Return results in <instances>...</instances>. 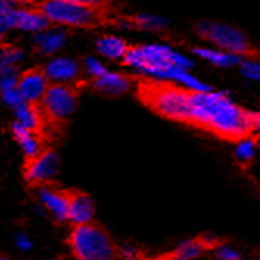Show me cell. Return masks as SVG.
<instances>
[{"label": "cell", "instance_id": "1", "mask_svg": "<svg viewBox=\"0 0 260 260\" xmlns=\"http://www.w3.org/2000/svg\"><path fill=\"white\" fill-rule=\"evenodd\" d=\"M182 123L239 144L260 133V112L240 108L221 92L188 89Z\"/></svg>", "mask_w": 260, "mask_h": 260}, {"label": "cell", "instance_id": "2", "mask_svg": "<svg viewBox=\"0 0 260 260\" xmlns=\"http://www.w3.org/2000/svg\"><path fill=\"white\" fill-rule=\"evenodd\" d=\"M123 64L136 67L145 74H150L153 77H157V80H173L181 83V86L207 92L210 87L195 77H192L187 72L193 64L192 61L173 52L170 47L157 45V44H145V45H129L128 52L123 56Z\"/></svg>", "mask_w": 260, "mask_h": 260}, {"label": "cell", "instance_id": "3", "mask_svg": "<svg viewBox=\"0 0 260 260\" xmlns=\"http://www.w3.org/2000/svg\"><path fill=\"white\" fill-rule=\"evenodd\" d=\"M36 10L49 20L67 28H97L102 25H120V13H105L86 7L75 0H41Z\"/></svg>", "mask_w": 260, "mask_h": 260}, {"label": "cell", "instance_id": "4", "mask_svg": "<svg viewBox=\"0 0 260 260\" xmlns=\"http://www.w3.org/2000/svg\"><path fill=\"white\" fill-rule=\"evenodd\" d=\"M67 243L75 260H120V249L99 223L72 224Z\"/></svg>", "mask_w": 260, "mask_h": 260}, {"label": "cell", "instance_id": "5", "mask_svg": "<svg viewBox=\"0 0 260 260\" xmlns=\"http://www.w3.org/2000/svg\"><path fill=\"white\" fill-rule=\"evenodd\" d=\"M86 84V81H78L74 84L50 83V86L47 87L41 100V109L50 136L62 131L67 117L75 111L80 92Z\"/></svg>", "mask_w": 260, "mask_h": 260}, {"label": "cell", "instance_id": "6", "mask_svg": "<svg viewBox=\"0 0 260 260\" xmlns=\"http://www.w3.org/2000/svg\"><path fill=\"white\" fill-rule=\"evenodd\" d=\"M195 31L201 39L217 45L221 52L240 58L245 56L251 59H260V50L252 45L246 33L237 27L229 25V23L217 20H200L195 23Z\"/></svg>", "mask_w": 260, "mask_h": 260}, {"label": "cell", "instance_id": "7", "mask_svg": "<svg viewBox=\"0 0 260 260\" xmlns=\"http://www.w3.org/2000/svg\"><path fill=\"white\" fill-rule=\"evenodd\" d=\"M58 165L59 162H58L56 151L52 147L45 145L35 156L25 157L23 167H22L23 178H25V181L31 187H38L41 184L50 182L52 178L58 172Z\"/></svg>", "mask_w": 260, "mask_h": 260}, {"label": "cell", "instance_id": "8", "mask_svg": "<svg viewBox=\"0 0 260 260\" xmlns=\"http://www.w3.org/2000/svg\"><path fill=\"white\" fill-rule=\"evenodd\" d=\"M50 80L42 67H31L16 78V89L23 103H41Z\"/></svg>", "mask_w": 260, "mask_h": 260}, {"label": "cell", "instance_id": "9", "mask_svg": "<svg viewBox=\"0 0 260 260\" xmlns=\"http://www.w3.org/2000/svg\"><path fill=\"white\" fill-rule=\"evenodd\" d=\"M66 200V215L67 221L72 224H83L92 221L93 203L90 197L77 188H62Z\"/></svg>", "mask_w": 260, "mask_h": 260}, {"label": "cell", "instance_id": "10", "mask_svg": "<svg viewBox=\"0 0 260 260\" xmlns=\"http://www.w3.org/2000/svg\"><path fill=\"white\" fill-rule=\"evenodd\" d=\"M134 81V77L125 75V74H115V72H106L105 75L99 78H92L90 87L97 90L106 97H117L125 93L129 87L131 83Z\"/></svg>", "mask_w": 260, "mask_h": 260}, {"label": "cell", "instance_id": "11", "mask_svg": "<svg viewBox=\"0 0 260 260\" xmlns=\"http://www.w3.org/2000/svg\"><path fill=\"white\" fill-rule=\"evenodd\" d=\"M47 77H49L50 83H66V84H74L81 80H78L80 74V66L77 61L69 59V58H56L47 64L44 69Z\"/></svg>", "mask_w": 260, "mask_h": 260}, {"label": "cell", "instance_id": "12", "mask_svg": "<svg viewBox=\"0 0 260 260\" xmlns=\"http://www.w3.org/2000/svg\"><path fill=\"white\" fill-rule=\"evenodd\" d=\"M35 188H39V197H41L44 206L52 212V215L58 221H67L66 200H64L62 188H59L53 181L41 184Z\"/></svg>", "mask_w": 260, "mask_h": 260}, {"label": "cell", "instance_id": "13", "mask_svg": "<svg viewBox=\"0 0 260 260\" xmlns=\"http://www.w3.org/2000/svg\"><path fill=\"white\" fill-rule=\"evenodd\" d=\"M50 25V22L47 20L41 11L35 10H14L13 11V20L11 27L27 30V31H44Z\"/></svg>", "mask_w": 260, "mask_h": 260}, {"label": "cell", "instance_id": "14", "mask_svg": "<svg viewBox=\"0 0 260 260\" xmlns=\"http://www.w3.org/2000/svg\"><path fill=\"white\" fill-rule=\"evenodd\" d=\"M120 25L133 27L137 30H148V31H154V33H162V31L169 30L167 20L159 17V16H151V14H134V16H123L122 14Z\"/></svg>", "mask_w": 260, "mask_h": 260}, {"label": "cell", "instance_id": "15", "mask_svg": "<svg viewBox=\"0 0 260 260\" xmlns=\"http://www.w3.org/2000/svg\"><path fill=\"white\" fill-rule=\"evenodd\" d=\"M95 47H97L99 53H102L103 56H106L109 59H123V56L128 52L129 44L126 41H123L122 38L106 35L97 41Z\"/></svg>", "mask_w": 260, "mask_h": 260}, {"label": "cell", "instance_id": "16", "mask_svg": "<svg viewBox=\"0 0 260 260\" xmlns=\"http://www.w3.org/2000/svg\"><path fill=\"white\" fill-rule=\"evenodd\" d=\"M193 53L198 55L200 58L212 62V64L218 66V67H231V66H235V64H240V61H242L240 56H235V55H231V53H226V52H221V50L203 49V47H195Z\"/></svg>", "mask_w": 260, "mask_h": 260}, {"label": "cell", "instance_id": "17", "mask_svg": "<svg viewBox=\"0 0 260 260\" xmlns=\"http://www.w3.org/2000/svg\"><path fill=\"white\" fill-rule=\"evenodd\" d=\"M66 39H67V35L64 31H59V30H56V31H45V33L42 31L36 38L35 44H36V49L41 53L49 55V53H53L58 49H61V47L64 45V42H66Z\"/></svg>", "mask_w": 260, "mask_h": 260}, {"label": "cell", "instance_id": "18", "mask_svg": "<svg viewBox=\"0 0 260 260\" xmlns=\"http://www.w3.org/2000/svg\"><path fill=\"white\" fill-rule=\"evenodd\" d=\"M254 147H255V139H246L239 142V148L235 151L239 160L251 162V159L254 157Z\"/></svg>", "mask_w": 260, "mask_h": 260}, {"label": "cell", "instance_id": "19", "mask_svg": "<svg viewBox=\"0 0 260 260\" xmlns=\"http://www.w3.org/2000/svg\"><path fill=\"white\" fill-rule=\"evenodd\" d=\"M75 2H80L86 7L95 8L105 13H119V8L114 5L112 0H75Z\"/></svg>", "mask_w": 260, "mask_h": 260}, {"label": "cell", "instance_id": "20", "mask_svg": "<svg viewBox=\"0 0 260 260\" xmlns=\"http://www.w3.org/2000/svg\"><path fill=\"white\" fill-rule=\"evenodd\" d=\"M240 69H242V74L251 80H257L260 81V62L257 61H251V59H245L240 61Z\"/></svg>", "mask_w": 260, "mask_h": 260}, {"label": "cell", "instance_id": "21", "mask_svg": "<svg viewBox=\"0 0 260 260\" xmlns=\"http://www.w3.org/2000/svg\"><path fill=\"white\" fill-rule=\"evenodd\" d=\"M84 66H86L87 72H89V75L92 78H99V77H102V75H105L108 72V70L105 69V66L100 61L93 59V58H87L86 62H84Z\"/></svg>", "mask_w": 260, "mask_h": 260}, {"label": "cell", "instance_id": "22", "mask_svg": "<svg viewBox=\"0 0 260 260\" xmlns=\"http://www.w3.org/2000/svg\"><path fill=\"white\" fill-rule=\"evenodd\" d=\"M217 255L221 260H242L237 252H235L234 249H231V248H226V246H218Z\"/></svg>", "mask_w": 260, "mask_h": 260}, {"label": "cell", "instance_id": "23", "mask_svg": "<svg viewBox=\"0 0 260 260\" xmlns=\"http://www.w3.org/2000/svg\"><path fill=\"white\" fill-rule=\"evenodd\" d=\"M10 2H17V4H25V5H31V4H36L38 0H10Z\"/></svg>", "mask_w": 260, "mask_h": 260}, {"label": "cell", "instance_id": "24", "mask_svg": "<svg viewBox=\"0 0 260 260\" xmlns=\"http://www.w3.org/2000/svg\"><path fill=\"white\" fill-rule=\"evenodd\" d=\"M123 260H144V255H137V257H131V258H123Z\"/></svg>", "mask_w": 260, "mask_h": 260}, {"label": "cell", "instance_id": "25", "mask_svg": "<svg viewBox=\"0 0 260 260\" xmlns=\"http://www.w3.org/2000/svg\"><path fill=\"white\" fill-rule=\"evenodd\" d=\"M2 39H4V30H0V42H2Z\"/></svg>", "mask_w": 260, "mask_h": 260}, {"label": "cell", "instance_id": "26", "mask_svg": "<svg viewBox=\"0 0 260 260\" xmlns=\"http://www.w3.org/2000/svg\"><path fill=\"white\" fill-rule=\"evenodd\" d=\"M0 260H8L7 257H4V255H0Z\"/></svg>", "mask_w": 260, "mask_h": 260}, {"label": "cell", "instance_id": "27", "mask_svg": "<svg viewBox=\"0 0 260 260\" xmlns=\"http://www.w3.org/2000/svg\"><path fill=\"white\" fill-rule=\"evenodd\" d=\"M172 260H179V258H172Z\"/></svg>", "mask_w": 260, "mask_h": 260}]
</instances>
